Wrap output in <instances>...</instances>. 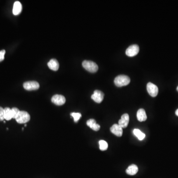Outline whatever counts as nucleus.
<instances>
[{"instance_id": "f257e3e1", "label": "nucleus", "mask_w": 178, "mask_h": 178, "mask_svg": "<svg viewBox=\"0 0 178 178\" xmlns=\"http://www.w3.org/2000/svg\"><path fill=\"white\" fill-rule=\"evenodd\" d=\"M130 82V79L128 76L126 75H119L115 78V84L119 87L127 86Z\"/></svg>"}, {"instance_id": "f03ea898", "label": "nucleus", "mask_w": 178, "mask_h": 178, "mask_svg": "<svg viewBox=\"0 0 178 178\" xmlns=\"http://www.w3.org/2000/svg\"><path fill=\"white\" fill-rule=\"evenodd\" d=\"M83 67L89 72L95 73L98 70L97 65L92 61L84 60L82 63Z\"/></svg>"}, {"instance_id": "7ed1b4c3", "label": "nucleus", "mask_w": 178, "mask_h": 178, "mask_svg": "<svg viewBox=\"0 0 178 178\" xmlns=\"http://www.w3.org/2000/svg\"><path fill=\"white\" fill-rule=\"evenodd\" d=\"M30 119V115L27 112L25 111H20L15 118L16 122L19 124L26 123Z\"/></svg>"}, {"instance_id": "20e7f679", "label": "nucleus", "mask_w": 178, "mask_h": 178, "mask_svg": "<svg viewBox=\"0 0 178 178\" xmlns=\"http://www.w3.org/2000/svg\"><path fill=\"white\" fill-rule=\"evenodd\" d=\"M23 87L27 91H33L38 90L40 85L36 81H28L23 84Z\"/></svg>"}, {"instance_id": "39448f33", "label": "nucleus", "mask_w": 178, "mask_h": 178, "mask_svg": "<svg viewBox=\"0 0 178 178\" xmlns=\"http://www.w3.org/2000/svg\"><path fill=\"white\" fill-rule=\"evenodd\" d=\"M139 47L137 45H131L127 48L126 54L127 56L133 57L135 56L139 52Z\"/></svg>"}, {"instance_id": "423d86ee", "label": "nucleus", "mask_w": 178, "mask_h": 178, "mask_svg": "<svg viewBox=\"0 0 178 178\" xmlns=\"http://www.w3.org/2000/svg\"><path fill=\"white\" fill-rule=\"evenodd\" d=\"M147 91L150 96L152 97H155L158 93V87L154 84L151 82L147 83Z\"/></svg>"}, {"instance_id": "0eeeda50", "label": "nucleus", "mask_w": 178, "mask_h": 178, "mask_svg": "<svg viewBox=\"0 0 178 178\" xmlns=\"http://www.w3.org/2000/svg\"><path fill=\"white\" fill-rule=\"evenodd\" d=\"M104 93L101 91L95 90L93 94L91 96V98L97 103H101L103 100Z\"/></svg>"}, {"instance_id": "6e6552de", "label": "nucleus", "mask_w": 178, "mask_h": 178, "mask_svg": "<svg viewBox=\"0 0 178 178\" xmlns=\"http://www.w3.org/2000/svg\"><path fill=\"white\" fill-rule=\"evenodd\" d=\"M65 98L62 95H56L52 98V101L57 106H62L65 102Z\"/></svg>"}, {"instance_id": "1a4fd4ad", "label": "nucleus", "mask_w": 178, "mask_h": 178, "mask_svg": "<svg viewBox=\"0 0 178 178\" xmlns=\"http://www.w3.org/2000/svg\"><path fill=\"white\" fill-rule=\"evenodd\" d=\"M110 131L112 133L117 137H121L123 134V128L118 124H116L112 125V127L110 128Z\"/></svg>"}, {"instance_id": "9d476101", "label": "nucleus", "mask_w": 178, "mask_h": 178, "mask_svg": "<svg viewBox=\"0 0 178 178\" xmlns=\"http://www.w3.org/2000/svg\"><path fill=\"white\" fill-rule=\"evenodd\" d=\"M129 122V116L128 114H124L121 116L120 119L119 120L118 125L121 126L122 128H125L128 125Z\"/></svg>"}, {"instance_id": "9b49d317", "label": "nucleus", "mask_w": 178, "mask_h": 178, "mask_svg": "<svg viewBox=\"0 0 178 178\" xmlns=\"http://www.w3.org/2000/svg\"><path fill=\"white\" fill-rule=\"evenodd\" d=\"M87 126L95 131H98L100 129V125L97 123L96 120L93 119H90L87 121Z\"/></svg>"}, {"instance_id": "f8f14e48", "label": "nucleus", "mask_w": 178, "mask_h": 178, "mask_svg": "<svg viewBox=\"0 0 178 178\" xmlns=\"http://www.w3.org/2000/svg\"><path fill=\"white\" fill-rule=\"evenodd\" d=\"M137 119L139 122L145 121L147 119V115L144 109H141L138 110L137 114Z\"/></svg>"}, {"instance_id": "ddd939ff", "label": "nucleus", "mask_w": 178, "mask_h": 178, "mask_svg": "<svg viewBox=\"0 0 178 178\" xmlns=\"http://www.w3.org/2000/svg\"><path fill=\"white\" fill-rule=\"evenodd\" d=\"M48 65L49 66V68L54 71H57L59 68V62L56 59H52L50 60L48 64Z\"/></svg>"}, {"instance_id": "4468645a", "label": "nucleus", "mask_w": 178, "mask_h": 178, "mask_svg": "<svg viewBox=\"0 0 178 178\" xmlns=\"http://www.w3.org/2000/svg\"><path fill=\"white\" fill-rule=\"evenodd\" d=\"M22 10V5L20 2L19 1H16L14 2L13 7V13L14 15H19L20 14Z\"/></svg>"}, {"instance_id": "2eb2a0df", "label": "nucleus", "mask_w": 178, "mask_h": 178, "mask_svg": "<svg viewBox=\"0 0 178 178\" xmlns=\"http://www.w3.org/2000/svg\"><path fill=\"white\" fill-rule=\"evenodd\" d=\"M138 167L136 165L132 164L129 166L127 169L126 172L127 174L129 175H135L138 172Z\"/></svg>"}, {"instance_id": "dca6fc26", "label": "nucleus", "mask_w": 178, "mask_h": 178, "mask_svg": "<svg viewBox=\"0 0 178 178\" xmlns=\"http://www.w3.org/2000/svg\"><path fill=\"white\" fill-rule=\"evenodd\" d=\"M133 133L135 136H136L139 141L143 140L146 137V135L141 132V130H139L138 129H135L133 130Z\"/></svg>"}, {"instance_id": "f3484780", "label": "nucleus", "mask_w": 178, "mask_h": 178, "mask_svg": "<svg viewBox=\"0 0 178 178\" xmlns=\"http://www.w3.org/2000/svg\"><path fill=\"white\" fill-rule=\"evenodd\" d=\"M4 118L6 120H10L13 118L11 109L9 107H6L5 109H4Z\"/></svg>"}, {"instance_id": "a211bd4d", "label": "nucleus", "mask_w": 178, "mask_h": 178, "mask_svg": "<svg viewBox=\"0 0 178 178\" xmlns=\"http://www.w3.org/2000/svg\"><path fill=\"white\" fill-rule=\"evenodd\" d=\"M99 145H100V149L101 151H106L108 148V143L107 142L104 140L100 141Z\"/></svg>"}, {"instance_id": "6ab92c4d", "label": "nucleus", "mask_w": 178, "mask_h": 178, "mask_svg": "<svg viewBox=\"0 0 178 178\" xmlns=\"http://www.w3.org/2000/svg\"><path fill=\"white\" fill-rule=\"evenodd\" d=\"M71 115L72 116L75 122H77L80 119L81 116H82L81 114L80 113H78V112H77V113H76V112L71 113Z\"/></svg>"}, {"instance_id": "aec40b11", "label": "nucleus", "mask_w": 178, "mask_h": 178, "mask_svg": "<svg viewBox=\"0 0 178 178\" xmlns=\"http://www.w3.org/2000/svg\"><path fill=\"white\" fill-rule=\"evenodd\" d=\"M20 112V110L16 107H14L11 109V112H12V116L13 118L15 119L16 117L19 114V112Z\"/></svg>"}, {"instance_id": "412c9836", "label": "nucleus", "mask_w": 178, "mask_h": 178, "mask_svg": "<svg viewBox=\"0 0 178 178\" xmlns=\"http://www.w3.org/2000/svg\"><path fill=\"white\" fill-rule=\"evenodd\" d=\"M4 119V109L0 107V121H3Z\"/></svg>"}, {"instance_id": "4be33fe9", "label": "nucleus", "mask_w": 178, "mask_h": 178, "mask_svg": "<svg viewBox=\"0 0 178 178\" xmlns=\"http://www.w3.org/2000/svg\"><path fill=\"white\" fill-rule=\"evenodd\" d=\"M5 50H3L0 51V62L3 61L5 59Z\"/></svg>"}, {"instance_id": "5701e85b", "label": "nucleus", "mask_w": 178, "mask_h": 178, "mask_svg": "<svg viewBox=\"0 0 178 178\" xmlns=\"http://www.w3.org/2000/svg\"><path fill=\"white\" fill-rule=\"evenodd\" d=\"M175 114L177 116H178V109H177V110L176 111Z\"/></svg>"}, {"instance_id": "b1692460", "label": "nucleus", "mask_w": 178, "mask_h": 178, "mask_svg": "<svg viewBox=\"0 0 178 178\" xmlns=\"http://www.w3.org/2000/svg\"><path fill=\"white\" fill-rule=\"evenodd\" d=\"M177 91H178V87L177 88Z\"/></svg>"}]
</instances>
